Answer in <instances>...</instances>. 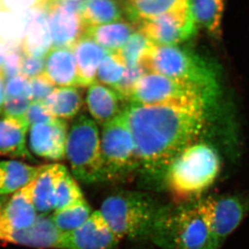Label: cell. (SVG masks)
Instances as JSON below:
<instances>
[{
  "mask_svg": "<svg viewBox=\"0 0 249 249\" xmlns=\"http://www.w3.org/2000/svg\"><path fill=\"white\" fill-rule=\"evenodd\" d=\"M43 6V0H0V8L2 12H24Z\"/></svg>",
  "mask_w": 249,
  "mask_h": 249,
  "instance_id": "74e56055",
  "label": "cell"
},
{
  "mask_svg": "<svg viewBox=\"0 0 249 249\" xmlns=\"http://www.w3.org/2000/svg\"><path fill=\"white\" fill-rule=\"evenodd\" d=\"M137 25L134 23L117 21L86 29L84 36H89L108 52H114L123 48Z\"/></svg>",
  "mask_w": 249,
  "mask_h": 249,
  "instance_id": "603a6c76",
  "label": "cell"
},
{
  "mask_svg": "<svg viewBox=\"0 0 249 249\" xmlns=\"http://www.w3.org/2000/svg\"><path fill=\"white\" fill-rule=\"evenodd\" d=\"M101 145L104 181L123 180L140 168L125 108L120 115L102 126Z\"/></svg>",
  "mask_w": 249,
  "mask_h": 249,
  "instance_id": "ba28073f",
  "label": "cell"
},
{
  "mask_svg": "<svg viewBox=\"0 0 249 249\" xmlns=\"http://www.w3.org/2000/svg\"><path fill=\"white\" fill-rule=\"evenodd\" d=\"M2 161L0 162V189H1V184H2ZM4 196H2L0 194V208L3 206V204L6 202L5 198L3 197Z\"/></svg>",
  "mask_w": 249,
  "mask_h": 249,
  "instance_id": "60d3db41",
  "label": "cell"
},
{
  "mask_svg": "<svg viewBox=\"0 0 249 249\" xmlns=\"http://www.w3.org/2000/svg\"><path fill=\"white\" fill-rule=\"evenodd\" d=\"M151 238L163 249H205L208 231L196 204L162 207Z\"/></svg>",
  "mask_w": 249,
  "mask_h": 249,
  "instance_id": "8992f818",
  "label": "cell"
},
{
  "mask_svg": "<svg viewBox=\"0 0 249 249\" xmlns=\"http://www.w3.org/2000/svg\"><path fill=\"white\" fill-rule=\"evenodd\" d=\"M4 74L2 69H0V113H2L6 99V84Z\"/></svg>",
  "mask_w": 249,
  "mask_h": 249,
  "instance_id": "f35d334b",
  "label": "cell"
},
{
  "mask_svg": "<svg viewBox=\"0 0 249 249\" xmlns=\"http://www.w3.org/2000/svg\"><path fill=\"white\" fill-rule=\"evenodd\" d=\"M198 29L190 7L175 10L139 24V30L156 46H178L195 36Z\"/></svg>",
  "mask_w": 249,
  "mask_h": 249,
  "instance_id": "30bf717a",
  "label": "cell"
},
{
  "mask_svg": "<svg viewBox=\"0 0 249 249\" xmlns=\"http://www.w3.org/2000/svg\"><path fill=\"white\" fill-rule=\"evenodd\" d=\"M189 3L197 28L205 29L213 38H220L225 0H189Z\"/></svg>",
  "mask_w": 249,
  "mask_h": 249,
  "instance_id": "44dd1931",
  "label": "cell"
},
{
  "mask_svg": "<svg viewBox=\"0 0 249 249\" xmlns=\"http://www.w3.org/2000/svg\"><path fill=\"white\" fill-rule=\"evenodd\" d=\"M43 166L33 167L18 161H2V196L17 192L33 182Z\"/></svg>",
  "mask_w": 249,
  "mask_h": 249,
  "instance_id": "484cf974",
  "label": "cell"
},
{
  "mask_svg": "<svg viewBox=\"0 0 249 249\" xmlns=\"http://www.w3.org/2000/svg\"><path fill=\"white\" fill-rule=\"evenodd\" d=\"M42 74L54 87H80L76 62L71 49H51L46 55Z\"/></svg>",
  "mask_w": 249,
  "mask_h": 249,
  "instance_id": "2e32d148",
  "label": "cell"
},
{
  "mask_svg": "<svg viewBox=\"0 0 249 249\" xmlns=\"http://www.w3.org/2000/svg\"><path fill=\"white\" fill-rule=\"evenodd\" d=\"M44 1V6L46 4V2H48V0H43ZM43 6V7H44Z\"/></svg>",
  "mask_w": 249,
  "mask_h": 249,
  "instance_id": "b9f144b4",
  "label": "cell"
},
{
  "mask_svg": "<svg viewBox=\"0 0 249 249\" xmlns=\"http://www.w3.org/2000/svg\"><path fill=\"white\" fill-rule=\"evenodd\" d=\"M82 2L71 0H48L44 6L48 12L49 23L54 48L71 49L86 32L82 19Z\"/></svg>",
  "mask_w": 249,
  "mask_h": 249,
  "instance_id": "8fae6325",
  "label": "cell"
},
{
  "mask_svg": "<svg viewBox=\"0 0 249 249\" xmlns=\"http://www.w3.org/2000/svg\"><path fill=\"white\" fill-rule=\"evenodd\" d=\"M67 172L66 167L59 163L44 165L34 180L33 201L40 215H46L55 210L56 189L62 176Z\"/></svg>",
  "mask_w": 249,
  "mask_h": 249,
  "instance_id": "e0dca14e",
  "label": "cell"
},
{
  "mask_svg": "<svg viewBox=\"0 0 249 249\" xmlns=\"http://www.w3.org/2000/svg\"><path fill=\"white\" fill-rule=\"evenodd\" d=\"M91 207L86 200H81L71 206L54 211L51 219L62 232H70L83 225L91 214Z\"/></svg>",
  "mask_w": 249,
  "mask_h": 249,
  "instance_id": "4316f807",
  "label": "cell"
},
{
  "mask_svg": "<svg viewBox=\"0 0 249 249\" xmlns=\"http://www.w3.org/2000/svg\"><path fill=\"white\" fill-rule=\"evenodd\" d=\"M220 171V157L215 149L206 142H194L171 163L164 178L176 201H187L206 192Z\"/></svg>",
  "mask_w": 249,
  "mask_h": 249,
  "instance_id": "7a4b0ae2",
  "label": "cell"
},
{
  "mask_svg": "<svg viewBox=\"0 0 249 249\" xmlns=\"http://www.w3.org/2000/svg\"><path fill=\"white\" fill-rule=\"evenodd\" d=\"M71 1H74V2H80V1H83V0H71Z\"/></svg>",
  "mask_w": 249,
  "mask_h": 249,
  "instance_id": "7bdbcfd3",
  "label": "cell"
},
{
  "mask_svg": "<svg viewBox=\"0 0 249 249\" xmlns=\"http://www.w3.org/2000/svg\"><path fill=\"white\" fill-rule=\"evenodd\" d=\"M30 86H31L32 101L42 102V103L56 89L55 87L53 86V84L44 76L43 74L30 79Z\"/></svg>",
  "mask_w": 249,
  "mask_h": 249,
  "instance_id": "836d02e7",
  "label": "cell"
},
{
  "mask_svg": "<svg viewBox=\"0 0 249 249\" xmlns=\"http://www.w3.org/2000/svg\"><path fill=\"white\" fill-rule=\"evenodd\" d=\"M6 97L7 98L28 99L32 101L30 79L19 74L7 80Z\"/></svg>",
  "mask_w": 249,
  "mask_h": 249,
  "instance_id": "d6a6232c",
  "label": "cell"
},
{
  "mask_svg": "<svg viewBox=\"0 0 249 249\" xmlns=\"http://www.w3.org/2000/svg\"><path fill=\"white\" fill-rule=\"evenodd\" d=\"M123 101L113 89L98 82L90 85L87 93L89 113L96 124L102 126L123 113L126 107L123 106Z\"/></svg>",
  "mask_w": 249,
  "mask_h": 249,
  "instance_id": "9a60e30c",
  "label": "cell"
},
{
  "mask_svg": "<svg viewBox=\"0 0 249 249\" xmlns=\"http://www.w3.org/2000/svg\"><path fill=\"white\" fill-rule=\"evenodd\" d=\"M141 65L148 73H156L190 83L215 96L218 89L217 67L201 54L179 46H152Z\"/></svg>",
  "mask_w": 249,
  "mask_h": 249,
  "instance_id": "3957f363",
  "label": "cell"
},
{
  "mask_svg": "<svg viewBox=\"0 0 249 249\" xmlns=\"http://www.w3.org/2000/svg\"><path fill=\"white\" fill-rule=\"evenodd\" d=\"M188 7L189 0H124V12L135 24Z\"/></svg>",
  "mask_w": 249,
  "mask_h": 249,
  "instance_id": "7402d4cb",
  "label": "cell"
},
{
  "mask_svg": "<svg viewBox=\"0 0 249 249\" xmlns=\"http://www.w3.org/2000/svg\"><path fill=\"white\" fill-rule=\"evenodd\" d=\"M29 126L26 118L4 117L0 119V156L31 160L26 146V134Z\"/></svg>",
  "mask_w": 249,
  "mask_h": 249,
  "instance_id": "ffe728a7",
  "label": "cell"
},
{
  "mask_svg": "<svg viewBox=\"0 0 249 249\" xmlns=\"http://www.w3.org/2000/svg\"><path fill=\"white\" fill-rule=\"evenodd\" d=\"M32 101L28 99L7 98L5 99L2 113L4 117L24 119L25 113Z\"/></svg>",
  "mask_w": 249,
  "mask_h": 249,
  "instance_id": "d590c367",
  "label": "cell"
},
{
  "mask_svg": "<svg viewBox=\"0 0 249 249\" xmlns=\"http://www.w3.org/2000/svg\"><path fill=\"white\" fill-rule=\"evenodd\" d=\"M45 58L24 54L21 66V74L27 79H34L43 74Z\"/></svg>",
  "mask_w": 249,
  "mask_h": 249,
  "instance_id": "8d00e7d4",
  "label": "cell"
},
{
  "mask_svg": "<svg viewBox=\"0 0 249 249\" xmlns=\"http://www.w3.org/2000/svg\"><path fill=\"white\" fill-rule=\"evenodd\" d=\"M148 73L142 65L126 67L121 81L113 89L124 101H128L134 87L144 74Z\"/></svg>",
  "mask_w": 249,
  "mask_h": 249,
  "instance_id": "1f68e13d",
  "label": "cell"
},
{
  "mask_svg": "<svg viewBox=\"0 0 249 249\" xmlns=\"http://www.w3.org/2000/svg\"><path fill=\"white\" fill-rule=\"evenodd\" d=\"M25 118L29 125L41 123H50L55 118L49 112L46 106L42 102L32 101L25 113Z\"/></svg>",
  "mask_w": 249,
  "mask_h": 249,
  "instance_id": "e575fe53",
  "label": "cell"
},
{
  "mask_svg": "<svg viewBox=\"0 0 249 249\" xmlns=\"http://www.w3.org/2000/svg\"><path fill=\"white\" fill-rule=\"evenodd\" d=\"M126 64L119 51L108 52L99 65L96 80L113 89L121 81Z\"/></svg>",
  "mask_w": 249,
  "mask_h": 249,
  "instance_id": "f1b7e54d",
  "label": "cell"
},
{
  "mask_svg": "<svg viewBox=\"0 0 249 249\" xmlns=\"http://www.w3.org/2000/svg\"><path fill=\"white\" fill-rule=\"evenodd\" d=\"M213 98L212 94L194 84L156 73H146L137 83L128 101L136 106L206 108Z\"/></svg>",
  "mask_w": 249,
  "mask_h": 249,
  "instance_id": "5b68a950",
  "label": "cell"
},
{
  "mask_svg": "<svg viewBox=\"0 0 249 249\" xmlns=\"http://www.w3.org/2000/svg\"><path fill=\"white\" fill-rule=\"evenodd\" d=\"M123 9L118 0H87L82 2L80 13L87 29L118 21Z\"/></svg>",
  "mask_w": 249,
  "mask_h": 249,
  "instance_id": "cb8c5ba5",
  "label": "cell"
},
{
  "mask_svg": "<svg viewBox=\"0 0 249 249\" xmlns=\"http://www.w3.org/2000/svg\"><path fill=\"white\" fill-rule=\"evenodd\" d=\"M63 232L51 217L38 215L35 223L23 230H0V240L35 249H60Z\"/></svg>",
  "mask_w": 249,
  "mask_h": 249,
  "instance_id": "5bb4252c",
  "label": "cell"
},
{
  "mask_svg": "<svg viewBox=\"0 0 249 249\" xmlns=\"http://www.w3.org/2000/svg\"><path fill=\"white\" fill-rule=\"evenodd\" d=\"M33 9L0 13V39L4 42H22Z\"/></svg>",
  "mask_w": 249,
  "mask_h": 249,
  "instance_id": "83f0119b",
  "label": "cell"
},
{
  "mask_svg": "<svg viewBox=\"0 0 249 249\" xmlns=\"http://www.w3.org/2000/svg\"><path fill=\"white\" fill-rule=\"evenodd\" d=\"M84 194L76 180L68 172L62 176L56 189L55 211H59L84 200Z\"/></svg>",
  "mask_w": 249,
  "mask_h": 249,
  "instance_id": "4dcf8cb0",
  "label": "cell"
},
{
  "mask_svg": "<svg viewBox=\"0 0 249 249\" xmlns=\"http://www.w3.org/2000/svg\"><path fill=\"white\" fill-rule=\"evenodd\" d=\"M162 207L147 194L123 191L108 196L101 212L119 240L151 238Z\"/></svg>",
  "mask_w": 249,
  "mask_h": 249,
  "instance_id": "277c9868",
  "label": "cell"
},
{
  "mask_svg": "<svg viewBox=\"0 0 249 249\" xmlns=\"http://www.w3.org/2000/svg\"><path fill=\"white\" fill-rule=\"evenodd\" d=\"M67 124L55 118L50 123L31 125L29 146L35 155L51 160H60L66 155Z\"/></svg>",
  "mask_w": 249,
  "mask_h": 249,
  "instance_id": "4fadbf2b",
  "label": "cell"
},
{
  "mask_svg": "<svg viewBox=\"0 0 249 249\" xmlns=\"http://www.w3.org/2000/svg\"><path fill=\"white\" fill-rule=\"evenodd\" d=\"M196 205L208 231L205 249H222L248 213V201L235 194L209 196Z\"/></svg>",
  "mask_w": 249,
  "mask_h": 249,
  "instance_id": "9c48e42d",
  "label": "cell"
},
{
  "mask_svg": "<svg viewBox=\"0 0 249 249\" xmlns=\"http://www.w3.org/2000/svg\"><path fill=\"white\" fill-rule=\"evenodd\" d=\"M43 103L53 118L64 120L77 116L83 106V98L76 87L56 88Z\"/></svg>",
  "mask_w": 249,
  "mask_h": 249,
  "instance_id": "d4e9b609",
  "label": "cell"
},
{
  "mask_svg": "<svg viewBox=\"0 0 249 249\" xmlns=\"http://www.w3.org/2000/svg\"><path fill=\"white\" fill-rule=\"evenodd\" d=\"M66 155L74 178L86 184L104 181L101 137L93 119L81 115L67 136Z\"/></svg>",
  "mask_w": 249,
  "mask_h": 249,
  "instance_id": "52a82bcc",
  "label": "cell"
},
{
  "mask_svg": "<svg viewBox=\"0 0 249 249\" xmlns=\"http://www.w3.org/2000/svg\"><path fill=\"white\" fill-rule=\"evenodd\" d=\"M119 241L97 211L79 228L63 233L59 249H114Z\"/></svg>",
  "mask_w": 249,
  "mask_h": 249,
  "instance_id": "7c38bea8",
  "label": "cell"
},
{
  "mask_svg": "<svg viewBox=\"0 0 249 249\" xmlns=\"http://www.w3.org/2000/svg\"><path fill=\"white\" fill-rule=\"evenodd\" d=\"M206 108L166 106L125 107L140 161V168L151 178L165 176L171 163L196 142L206 124Z\"/></svg>",
  "mask_w": 249,
  "mask_h": 249,
  "instance_id": "6da1fadb",
  "label": "cell"
},
{
  "mask_svg": "<svg viewBox=\"0 0 249 249\" xmlns=\"http://www.w3.org/2000/svg\"><path fill=\"white\" fill-rule=\"evenodd\" d=\"M71 50L76 62L79 86L89 87L96 82L99 65L108 51L87 36L79 39Z\"/></svg>",
  "mask_w": 249,
  "mask_h": 249,
  "instance_id": "d6986e66",
  "label": "cell"
},
{
  "mask_svg": "<svg viewBox=\"0 0 249 249\" xmlns=\"http://www.w3.org/2000/svg\"><path fill=\"white\" fill-rule=\"evenodd\" d=\"M153 45L142 32L135 31L127 40L123 48L119 50L126 67H133L141 65L146 51Z\"/></svg>",
  "mask_w": 249,
  "mask_h": 249,
  "instance_id": "f546056e",
  "label": "cell"
},
{
  "mask_svg": "<svg viewBox=\"0 0 249 249\" xmlns=\"http://www.w3.org/2000/svg\"><path fill=\"white\" fill-rule=\"evenodd\" d=\"M6 56H7V48L4 42L0 39V69H2L4 65Z\"/></svg>",
  "mask_w": 249,
  "mask_h": 249,
  "instance_id": "ab89813d",
  "label": "cell"
},
{
  "mask_svg": "<svg viewBox=\"0 0 249 249\" xmlns=\"http://www.w3.org/2000/svg\"><path fill=\"white\" fill-rule=\"evenodd\" d=\"M22 46L26 55L40 58H44L51 51L52 36L46 7H36L33 9Z\"/></svg>",
  "mask_w": 249,
  "mask_h": 249,
  "instance_id": "ac0fdd59",
  "label": "cell"
},
{
  "mask_svg": "<svg viewBox=\"0 0 249 249\" xmlns=\"http://www.w3.org/2000/svg\"><path fill=\"white\" fill-rule=\"evenodd\" d=\"M1 12H2V11H1V8H0V13H1Z\"/></svg>",
  "mask_w": 249,
  "mask_h": 249,
  "instance_id": "ee69618b",
  "label": "cell"
}]
</instances>
